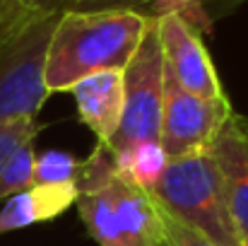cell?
I'll return each instance as SVG.
<instances>
[{"label":"cell","instance_id":"cell-1","mask_svg":"<svg viewBox=\"0 0 248 246\" xmlns=\"http://www.w3.org/2000/svg\"><path fill=\"white\" fill-rule=\"evenodd\" d=\"M150 17L133 10H70L53 27L44 82L48 94L70 92L89 75L125 70L133 61Z\"/></svg>","mask_w":248,"mask_h":246},{"label":"cell","instance_id":"cell-2","mask_svg":"<svg viewBox=\"0 0 248 246\" xmlns=\"http://www.w3.org/2000/svg\"><path fill=\"white\" fill-rule=\"evenodd\" d=\"M75 205L87 234L99 246L164 244L157 200L116 171L113 155L104 145L82 160Z\"/></svg>","mask_w":248,"mask_h":246},{"label":"cell","instance_id":"cell-3","mask_svg":"<svg viewBox=\"0 0 248 246\" xmlns=\"http://www.w3.org/2000/svg\"><path fill=\"white\" fill-rule=\"evenodd\" d=\"M150 196L176 220L190 225L217 246H244L227 205L222 174L212 148L169 160Z\"/></svg>","mask_w":248,"mask_h":246},{"label":"cell","instance_id":"cell-4","mask_svg":"<svg viewBox=\"0 0 248 246\" xmlns=\"http://www.w3.org/2000/svg\"><path fill=\"white\" fill-rule=\"evenodd\" d=\"M164 106V53L157 19L150 17L145 36L123 70V116L116 135L106 145L111 155L135 143H159Z\"/></svg>","mask_w":248,"mask_h":246},{"label":"cell","instance_id":"cell-5","mask_svg":"<svg viewBox=\"0 0 248 246\" xmlns=\"http://www.w3.org/2000/svg\"><path fill=\"white\" fill-rule=\"evenodd\" d=\"M58 17L61 15L36 22L0 53V126L36 118L51 97L44 82V66Z\"/></svg>","mask_w":248,"mask_h":246},{"label":"cell","instance_id":"cell-6","mask_svg":"<svg viewBox=\"0 0 248 246\" xmlns=\"http://www.w3.org/2000/svg\"><path fill=\"white\" fill-rule=\"evenodd\" d=\"M234 114L229 99H202L183 89L164 66V106L159 145L169 160L210 150L217 133Z\"/></svg>","mask_w":248,"mask_h":246},{"label":"cell","instance_id":"cell-7","mask_svg":"<svg viewBox=\"0 0 248 246\" xmlns=\"http://www.w3.org/2000/svg\"><path fill=\"white\" fill-rule=\"evenodd\" d=\"M157 32L166 70L183 89L202 99L227 97L219 75L212 66V58L200 39V32H195L188 22H183L176 15L157 17Z\"/></svg>","mask_w":248,"mask_h":246},{"label":"cell","instance_id":"cell-8","mask_svg":"<svg viewBox=\"0 0 248 246\" xmlns=\"http://www.w3.org/2000/svg\"><path fill=\"white\" fill-rule=\"evenodd\" d=\"M212 155L222 174L234 227L241 237V244L248 246V140L239 126L236 114H232L217 133L212 143Z\"/></svg>","mask_w":248,"mask_h":246},{"label":"cell","instance_id":"cell-9","mask_svg":"<svg viewBox=\"0 0 248 246\" xmlns=\"http://www.w3.org/2000/svg\"><path fill=\"white\" fill-rule=\"evenodd\" d=\"M80 121L96 135L99 145H108L123 116V73L106 70L80 80L73 89Z\"/></svg>","mask_w":248,"mask_h":246},{"label":"cell","instance_id":"cell-10","mask_svg":"<svg viewBox=\"0 0 248 246\" xmlns=\"http://www.w3.org/2000/svg\"><path fill=\"white\" fill-rule=\"evenodd\" d=\"M78 203V181L41 183L15 193L0 210V234L48 222Z\"/></svg>","mask_w":248,"mask_h":246},{"label":"cell","instance_id":"cell-11","mask_svg":"<svg viewBox=\"0 0 248 246\" xmlns=\"http://www.w3.org/2000/svg\"><path fill=\"white\" fill-rule=\"evenodd\" d=\"M166 162H169V157L164 155L159 143H135L113 155L116 171L125 181L145 188L147 193L159 181L162 171L166 169Z\"/></svg>","mask_w":248,"mask_h":246},{"label":"cell","instance_id":"cell-12","mask_svg":"<svg viewBox=\"0 0 248 246\" xmlns=\"http://www.w3.org/2000/svg\"><path fill=\"white\" fill-rule=\"evenodd\" d=\"M80 166H82V160L73 157L70 152L46 150V152L36 155V162H34V186L78 181Z\"/></svg>","mask_w":248,"mask_h":246},{"label":"cell","instance_id":"cell-13","mask_svg":"<svg viewBox=\"0 0 248 246\" xmlns=\"http://www.w3.org/2000/svg\"><path fill=\"white\" fill-rule=\"evenodd\" d=\"M34 162H36V150L31 143V145H24L5 164V169L0 171V203L34 186Z\"/></svg>","mask_w":248,"mask_h":246},{"label":"cell","instance_id":"cell-14","mask_svg":"<svg viewBox=\"0 0 248 246\" xmlns=\"http://www.w3.org/2000/svg\"><path fill=\"white\" fill-rule=\"evenodd\" d=\"M176 15L183 22H188L195 32H210L212 29V17L207 15L205 0H152L147 7V17H164Z\"/></svg>","mask_w":248,"mask_h":246},{"label":"cell","instance_id":"cell-15","mask_svg":"<svg viewBox=\"0 0 248 246\" xmlns=\"http://www.w3.org/2000/svg\"><path fill=\"white\" fill-rule=\"evenodd\" d=\"M44 131L39 118H19L0 126V171L24 145H31L36 135Z\"/></svg>","mask_w":248,"mask_h":246},{"label":"cell","instance_id":"cell-16","mask_svg":"<svg viewBox=\"0 0 248 246\" xmlns=\"http://www.w3.org/2000/svg\"><path fill=\"white\" fill-rule=\"evenodd\" d=\"M159 205V203H157ZM159 217H162V232H164V242L169 246H217L210 242L205 234H200L198 230H193L190 225L176 220L171 213H166L159 205Z\"/></svg>","mask_w":248,"mask_h":246},{"label":"cell","instance_id":"cell-17","mask_svg":"<svg viewBox=\"0 0 248 246\" xmlns=\"http://www.w3.org/2000/svg\"><path fill=\"white\" fill-rule=\"evenodd\" d=\"M152 0H58L61 12L70 10H133L147 15Z\"/></svg>","mask_w":248,"mask_h":246},{"label":"cell","instance_id":"cell-18","mask_svg":"<svg viewBox=\"0 0 248 246\" xmlns=\"http://www.w3.org/2000/svg\"><path fill=\"white\" fill-rule=\"evenodd\" d=\"M239 2H244V0H205V7H207V15L215 19V17H219V15L234 10Z\"/></svg>","mask_w":248,"mask_h":246},{"label":"cell","instance_id":"cell-19","mask_svg":"<svg viewBox=\"0 0 248 246\" xmlns=\"http://www.w3.org/2000/svg\"><path fill=\"white\" fill-rule=\"evenodd\" d=\"M236 118H239V126H241V131H244V135H246V140H248V118L241 116V114H236Z\"/></svg>","mask_w":248,"mask_h":246},{"label":"cell","instance_id":"cell-20","mask_svg":"<svg viewBox=\"0 0 248 246\" xmlns=\"http://www.w3.org/2000/svg\"><path fill=\"white\" fill-rule=\"evenodd\" d=\"M162 246H169V244H166V242H164V244H162Z\"/></svg>","mask_w":248,"mask_h":246}]
</instances>
